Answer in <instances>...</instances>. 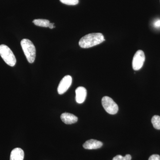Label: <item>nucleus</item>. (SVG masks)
<instances>
[{
  "instance_id": "1",
  "label": "nucleus",
  "mask_w": 160,
  "mask_h": 160,
  "mask_svg": "<svg viewBox=\"0 0 160 160\" xmlns=\"http://www.w3.org/2000/svg\"><path fill=\"white\" fill-rule=\"evenodd\" d=\"M105 41L104 35L102 33H89L80 40L79 45L81 48L87 49L99 45Z\"/></svg>"
},
{
  "instance_id": "2",
  "label": "nucleus",
  "mask_w": 160,
  "mask_h": 160,
  "mask_svg": "<svg viewBox=\"0 0 160 160\" xmlns=\"http://www.w3.org/2000/svg\"><path fill=\"white\" fill-rule=\"evenodd\" d=\"M22 49L29 63L34 62L36 58L35 47L30 40L23 39L21 42Z\"/></svg>"
},
{
  "instance_id": "3",
  "label": "nucleus",
  "mask_w": 160,
  "mask_h": 160,
  "mask_svg": "<svg viewBox=\"0 0 160 160\" xmlns=\"http://www.w3.org/2000/svg\"><path fill=\"white\" fill-rule=\"evenodd\" d=\"M0 55L9 66L13 67L16 63V59L12 52L8 46L0 45Z\"/></svg>"
},
{
  "instance_id": "4",
  "label": "nucleus",
  "mask_w": 160,
  "mask_h": 160,
  "mask_svg": "<svg viewBox=\"0 0 160 160\" xmlns=\"http://www.w3.org/2000/svg\"><path fill=\"white\" fill-rule=\"evenodd\" d=\"M102 103L103 108L109 114H115L118 111V106L117 104L109 97H104L102 98Z\"/></svg>"
},
{
  "instance_id": "5",
  "label": "nucleus",
  "mask_w": 160,
  "mask_h": 160,
  "mask_svg": "<svg viewBox=\"0 0 160 160\" xmlns=\"http://www.w3.org/2000/svg\"><path fill=\"white\" fill-rule=\"evenodd\" d=\"M145 53L142 50H138L135 53L132 61V69L135 71L140 70L142 67L145 62Z\"/></svg>"
},
{
  "instance_id": "6",
  "label": "nucleus",
  "mask_w": 160,
  "mask_h": 160,
  "mask_svg": "<svg viewBox=\"0 0 160 160\" xmlns=\"http://www.w3.org/2000/svg\"><path fill=\"white\" fill-rule=\"evenodd\" d=\"M72 82V78L70 75H66L61 80L58 88L59 94H64L68 90Z\"/></svg>"
},
{
  "instance_id": "7",
  "label": "nucleus",
  "mask_w": 160,
  "mask_h": 160,
  "mask_svg": "<svg viewBox=\"0 0 160 160\" xmlns=\"http://www.w3.org/2000/svg\"><path fill=\"white\" fill-rule=\"evenodd\" d=\"M76 101L78 104H82L85 102L87 96V90L82 86L78 87L76 89Z\"/></svg>"
},
{
  "instance_id": "8",
  "label": "nucleus",
  "mask_w": 160,
  "mask_h": 160,
  "mask_svg": "<svg viewBox=\"0 0 160 160\" xmlns=\"http://www.w3.org/2000/svg\"><path fill=\"white\" fill-rule=\"evenodd\" d=\"M103 146V143L100 141L94 139H90L86 141L83 144L84 148L87 149H99Z\"/></svg>"
},
{
  "instance_id": "9",
  "label": "nucleus",
  "mask_w": 160,
  "mask_h": 160,
  "mask_svg": "<svg viewBox=\"0 0 160 160\" xmlns=\"http://www.w3.org/2000/svg\"><path fill=\"white\" fill-rule=\"evenodd\" d=\"M61 118L63 122L66 124H72L78 122L77 117L72 113L65 112L61 115Z\"/></svg>"
},
{
  "instance_id": "10",
  "label": "nucleus",
  "mask_w": 160,
  "mask_h": 160,
  "mask_svg": "<svg viewBox=\"0 0 160 160\" xmlns=\"http://www.w3.org/2000/svg\"><path fill=\"white\" fill-rule=\"evenodd\" d=\"M24 158V152L22 149L17 148L12 151L10 160H23Z\"/></svg>"
},
{
  "instance_id": "11",
  "label": "nucleus",
  "mask_w": 160,
  "mask_h": 160,
  "mask_svg": "<svg viewBox=\"0 0 160 160\" xmlns=\"http://www.w3.org/2000/svg\"><path fill=\"white\" fill-rule=\"evenodd\" d=\"M32 22L37 26H40L43 27H49L50 22L49 20L42 19H35L32 21Z\"/></svg>"
},
{
  "instance_id": "12",
  "label": "nucleus",
  "mask_w": 160,
  "mask_h": 160,
  "mask_svg": "<svg viewBox=\"0 0 160 160\" xmlns=\"http://www.w3.org/2000/svg\"><path fill=\"white\" fill-rule=\"evenodd\" d=\"M152 126L155 129H160V117L158 115H155L152 118L151 120Z\"/></svg>"
},
{
  "instance_id": "13",
  "label": "nucleus",
  "mask_w": 160,
  "mask_h": 160,
  "mask_svg": "<svg viewBox=\"0 0 160 160\" xmlns=\"http://www.w3.org/2000/svg\"><path fill=\"white\" fill-rule=\"evenodd\" d=\"M61 2L69 6H75L78 5L79 0H60Z\"/></svg>"
},
{
  "instance_id": "14",
  "label": "nucleus",
  "mask_w": 160,
  "mask_h": 160,
  "mask_svg": "<svg viewBox=\"0 0 160 160\" xmlns=\"http://www.w3.org/2000/svg\"><path fill=\"white\" fill-rule=\"evenodd\" d=\"M131 155L129 154L126 155L125 157L118 155L113 158L112 160H131Z\"/></svg>"
},
{
  "instance_id": "15",
  "label": "nucleus",
  "mask_w": 160,
  "mask_h": 160,
  "mask_svg": "<svg viewBox=\"0 0 160 160\" xmlns=\"http://www.w3.org/2000/svg\"><path fill=\"white\" fill-rule=\"evenodd\" d=\"M148 160H160V156L158 154L152 155L149 157Z\"/></svg>"
},
{
  "instance_id": "16",
  "label": "nucleus",
  "mask_w": 160,
  "mask_h": 160,
  "mask_svg": "<svg viewBox=\"0 0 160 160\" xmlns=\"http://www.w3.org/2000/svg\"><path fill=\"white\" fill-rule=\"evenodd\" d=\"M153 26L155 28H160V19H157L153 23Z\"/></svg>"
},
{
  "instance_id": "17",
  "label": "nucleus",
  "mask_w": 160,
  "mask_h": 160,
  "mask_svg": "<svg viewBox=\"0 0 160 160\" xmlns=\"http://www.w3.org/2000/svg\"><path fill=\"white\" fill-rule=\"evenodd\" d=\"M49 27L50 29H53V28H54L55 27L54 24H53V23H49Z\"/></svg>"
}]
</instances>
